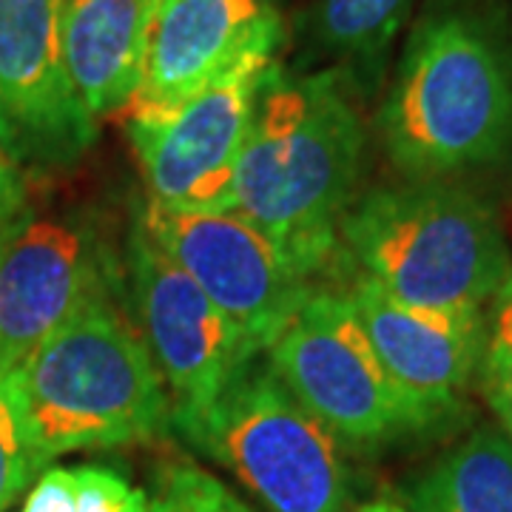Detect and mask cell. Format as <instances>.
<instances>
[{
    "mask_svg": "<svg viewBox=\"0 0 512 512\" xmlns=\"http://www.w3.org/2000/svg\"><path fill=\"white\" fill-rule=\"evenodd\" d=\"M106 251L77 220L37 217L0 234V376L23 367L109 285Z\"/></svg>",
    "mask_w": 512,
    "mask_h": 512,
    "instance_id": "cell-12",
    "label": "cell"
},
{
    "mask_svg": "<svg viewBox=\"0 0 512 512\" xmlns=\"http://www.w3.org/2000/svg\"><path fill=\"white\" fill-rule=\"evenodd\" d=\"M23 512H77V473L74 467H52L37 478Z\"/></svg>",
    "mask_w": 512,
    "mask_h": 512,
    "instance_id": "cell-21",
    "label": "cell"
},
{
    "mask_svg": "<svg viewBox=\"0 0 512 512\" xmlns=\"http://www.w3.org/2000/svg\"><path fill=\"white\" fill-rule=\"evenodd\" d=\"M94 134L66 66L60 0H0V140L12 160L63 168Z\"/></svg>",
    "mask_w": 512,
    "mask_h": 512,
    "instance_id": "cell-10",
    "label": "cell"
},
{
    "mask_svg": "<svg viewBox=\"0 0 512 512\" xmlns=\"http://www.w3.org/2000/svg\"><path fill=\"white\" fill-rule=\"evenodd\" d=\"M185 439L268 512L350 510L342 441L285 387L265 353L239 362Z\"/></svg>",
    "mask_w": 512,
    "mask_h": 512,
    "instance_id": "cell-5",
    "label": "cell"
},
{
    "mask_svg": "<svg viewBox=\"0 0 512 512\" xmlns=\"http://www.w3.org/2000/svg\"><path fill=\"white\" fill-rule=\"evenodd\" d=\"M15 373L40 467L72 450L154 439L171 421L160 367L111 302L109 285Z\"/></svg>",
    "mask_w": 512,
    "mask_h": 512,
    "instance_id": "cell-4",
    "label": "cell"
},
{
    "mask_svg": "<svg viewBox=\"0 0 512 512\" xmlns=\"http://www.w3.org/2000/svg\"><path fill=\"white\" fill-rule=\"evenodd\" d=\"M353 94L333 69L285 72L274 60L231 177L225 211L245 217L311 279L339 251L359 185L365 126Z\"/></svg>",
    "mask_w": 512,
    "mask_h": 512,
    "instance_id": "cell-1",
    "label": "cell"
},
{
    "mask_svg": "<svg viewBox=\"0 0 512 512\" xmlns=\"http://www.w3.org/2000/svg\"><path fill=\"white\" fill-rule=\"evenodd\" d=\"M154 3L60 0L66 66L94 120L126 111L137 92Z\"/></svg>",
    "mask_w": 512,
    "mask_h": 512,
    "instance_id": "cell-14",
    "label": "cell"
},
{
    "mask_svg": "<svg viewBox=\"0 0 512 512\" xmlns=\"http://www.w3.org/2000/svg\"><path fill=\"white\" fill-rule=\"evenodd\" d=\"M339 251L362 279L430 311H484L512 271L493 208L447 180L362 194L342 220Z\"/></svg>",
    "mask_w": 512,
    "mask_h": 512,
    "instance_id": "cell-3",
    "label": "cell"
},
{
    "mask_svg": "<svg viewBox=\"0 0 512 512\" xmlns=\"http://www.w3.org/2000/svg\"><path fill=\"white\" fill-rule=\"evenodd\" d=\"M379 362L433 424L456 413L481 365L484 311H430L404 305L370 279L348 291Z\"/></svg>",
    "mask_w": 512,
    "mask_h": 512,
    "instance_id": "cell-13",
    "label": "cell"
},
{
    "mask_svg": "<svg viewBox=\"0 0 512 512\" xmlns=\"http://www.w3.org/2000/svg\"><path fill=\"white\" fill-rule=\"evenodd\" d=\"M77 512H148V493L103 464L74 467Z\"/></svg>",
    "mask_w": 512,
    "mask_h": 512,
    "instance_id": "cell-20",
    "label": "cell"
},
{
    "mask_svg": "<svg viewBox=\"0 0 512 512\" xmlns=\"http://www.w3.org/2000/svg\"><path fill=\"white\" fill-rule=\"evenodd\" d=\"M478 370L498 427L512 439V271L504 276L490 299V311L484 313V350Z\"/></svg>",
    "mask_w": 512,
    "mask_h": 512,
    "instance_id": "cell-17",
    "label": "cell"
},
{
    "mask_svg": "<svg viewBox=\"0 0 512 512\" xmlns=\"http://www.w3.org/2000/svg\"><path fill=\"white\" fill-rule=\"evenodd\" d=\"M40 470L23 413L18 373L0 376V512H6Z\"/></svg>",
    "mask_w": 512,
    "mask_h": 512,
    "instance_id": "cell-18",
    "label": "cell"
},
{
    "mask_svg": "<svg viewBox=\"0 0 512 512\" xmlns=\"http://www.w3.org/2000/svg\"><path fill=\"white\" fill-rule=\"evenodd\" d=\"M382 146L410 180L501 163L512 148V40L473 0H433L379 109Z\"/></svg>",
    "mask_w": 512,
    "mask_h": 512,
    "instance_id": "cell-2",
    "label": "cell"
},
{
    "mask_svg": "<svg viewBox=\"0 0 512 512\" xmlns=\"http://www.w3.org/2000/svg\"><path fill=\"white\" fill-rule=\"evenodd\" d=\"M23 197H26V188H23V177H20V165L12 160V154L0 140V234L20 214Z\"/></svg>",
    "mask_w": 512,
    "mask_h": 512,
    "instance_id": "cell-22",
    "label": "cell"
},
{
    "mask_svg": "<svg viewBox=\"0 0 512 512\" xmlns=\"http://www.w3.org/2000/svg\"><path fill=\"white\" fill-rule=\"evenodd\" d=\"M282 20L274 0H157L137 92L126 120L183 106L256 55H276Z\"/></svg>",
    "mask_w": 512,
    "mask_h": 512,
    "instance_id": "cell-11",
    "label": "cell"
},
{
    "mask_svg": "<svg viewBox=\"0 0 512 512\" xmlns=\"http://www.w3.org/2000/svg\"><path fill=\"white\" fill-rule=\"evenodd\" d=\"M265 356L342 447L373 450L433 427L384 370L348 293L313 291Z\"/></svg>",
    "mask_w": 512,
    "mask_h": 512,
    "instance_id": "cell-6",
    "label": "cell"
},
{
    "mask_svg": "<svg viewBox=\"0 0 512 512\" xmlns=\"http://www.w3.org/2000/svg\"><path fill=\"white\" fill-rule=\"evenodd\" d=\"M128 274L143 339L168 390L171 424L188 436L251 353H245L220 308L148 237L143 225L131 237Z\"/></svg>",
    "mask_w": 512,
    "mask_h": 512,
    "instance_id": "cell-9",
    "label": "cell"
},
{
    "mask_svg": "<svg viewBox=\"0 0 512 512\" xmlns=\"http://www.w3.org/2000/svg\"><path fill=\"white\" fill-rule=\"evenodd\" d=\"M416 0H313L311 37L353 92L379 89L396 37Z\"/></svg>",
    "mask_w": 512,
    "mask_h": 512,
    "instance_id": "cell-16",
    "label": "cell"
},
{
    "mask_svg": "<svg viewBox=\"0 0 512 512\" xmlns=\"http://www.w3.org/2000/svg\"><path fill=\"white\" fill-rule=\"evenodd\" d=\"M274 60L251 57L168 114L128 120L148 202L168 211H225L256 97Z\"/></svg>",
    "mask_w": 512,
    "mask_h": 512,
    "instance_id": "cell-8",
    "label": "cell"
},
{
    "mask_svg": "<svg viewBox=\"0 0 512 512\" xmlns=\"http://www.w3.org/2000/svg\"><path fill=\"white\" fill-rule=\"evenodd\" d=\"M143 231L217 305L245 353H265L311 299L302 274L237 211H168L148 202Z\"/></svg>",
    "mask_w": 512,
    "mask_h": 512,
    "instance_id": "cell-7",
    "label": "cell"
},
{
    "mask_svg": "<svg viewBox=\"0 0 512 512\" xmlns=\"http://www.w3.org/2000/svg\"><path fill=\"white\" fill-rule=\"evenodd\" d=\"M410 512H512V439L478 427L436 458L407 493Z\"/></svg>",
    "mask_w": 512,
    "mask_h": 512,
    "instance_id": "cell-15",
    "label": "cell"
},
{
    "mask_svg": "<svg viewBox=\"0 0 512 512\" xmlns=\"http://www.w3.org/2000/svg\"><path fill=\"white\" fill-rule=\"evenodd\" d=\"M348 512H410L404 504H396V501H367L362 507Z\"/></svg>",
    "mask_w": 512,
    "mask_h": 512,
    "instance_id": "cell-23",
    "label": "cell"
},
{
    "mask_svg": "<svg viewBox=\"0 0 512 512\" xmlns=\"http://www.w3.org/2000/svg\"><path fill=\"white\" fill-rule=\"evenodd\" d=\"M148 512H256L228 484L197 464L165 467L157 490L148 498Z\"/></svg>",
    "mask_w": 512,
    "mask_h": 512,
    "instance_id": "cell-19",
    "label": "cell"
}]
</instances>
